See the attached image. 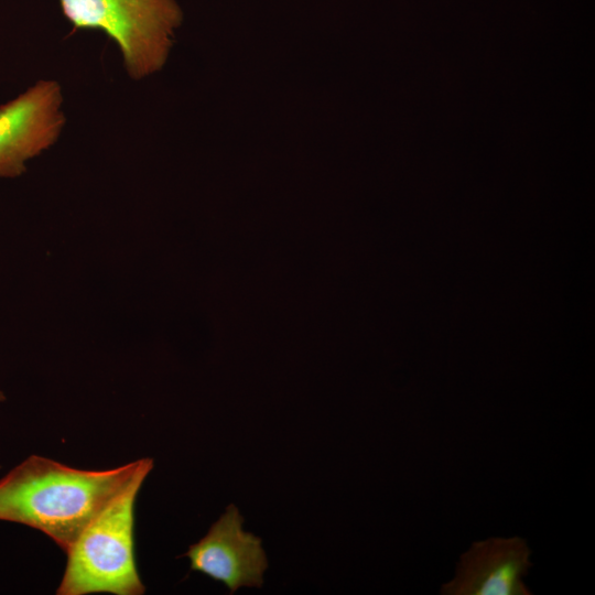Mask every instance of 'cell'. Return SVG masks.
Segmentation results:
<instances>
[{
    "label": "cell",
    "mask_w": 595,
    "mask_h": 595,
    "mask_svg": "<svg viewBox=\"0 0 595 595\" xmlns=\"http://www.w3.org/2000/svg\"><path fill=\"white\" fill-rule=\"evenodd\" d=\"M62 104L60 83L41 79L0 106V177L23 174L26 161L58 140L66 122Z\"/></svg>",
    "instance_id": "cell-4"
},
{
    "label": "cell",
    "mask_w": 595,
    "mask_h": 595,
    "mask_svg": "<svg viewBox=\"0 0 595 595\" xmlns=\"http://www.w3.org/2000/svg\"><path fill=\"white\" fill-rule=\"evenodd\" d=\"M530 548L519 537L478 541L462 554L445 595H528L523 582L531 562Z\"/></svg>",
    "instance_id": "cell-6"
},
{
    "label": "cell",
    "mask_w": 595,
    "mask_h": 595,
    "mask_svg": "<svg viewBox=\"0 0 595 595\" xmlns=\"http://www.w3.org/2000/svg\"><path fill=\"white\" fill-rule=\"evenodd\" d=\"M152 458L105 469H78L32 455L0 479V520L40 530L65 552L85 527Z\"/></svg>",
    "instance_id": "cell-1"
},
{
    "label": "cell",
    "mask_w": 595,
    "mask_h": 595,
    "mask_svg": "<svg viewBox=\"0 0 595 595\" xmlns=\"http://www.w3.org/2000/svg\"><path fill=\"white\" fill-rule=\"evenodd\" d=\"M60 4L73 32L98 30L117 44L134 80L163 67L182 22L175 0H60Z\"/></svg>",
    "instance_id": "cell-3"
},
{
    "label": "cell",
    "mask_w": 595,
    "mask_h": 595,
    "mask_svg": "<svg viewBox=\"0 0 595 595\" xmlns=\"http://www.w3.org/2000/svg\"><path fill=\"white\" fill-rule=\"evenodd\" d=\"M244 518L229 505L208 532L183 554L191 570L221 582L232 594L240 587L263 585L268 560L259 537L242 529Z\"/></svg>",
    "instance_id": "cell-5"
},
{
    "label": "cell",
    "mask_w": 595,
    "mask_h": 595,
    "mask_svg": "<svg viewBox=\"0 0 595 595\" xmlns=\"http://www.w3.org/2000/svg\"><path fill=\"white\" fill-rule=\"evenodd\" d=\"M4 400V394L0 391V401Z\"/></svg>",
    "instance_id": "cell-7"
},
{
    "label": "cell",
    "mask_w": 595,
    "mask_h": 595,
    "mask_svg": "<svg viewBox=\"0 0 595 595\" xmlns=\"http://www.w3.org/2000/svg\"><path fill=\"white\" fill-rule=\"evenodd\" d=\"M152 467H147L85 527L67 550L58 595H140L145 587L134 559V502Z\"/></svg>",
    "instance_id": "cell-2"
}]
</instances>
